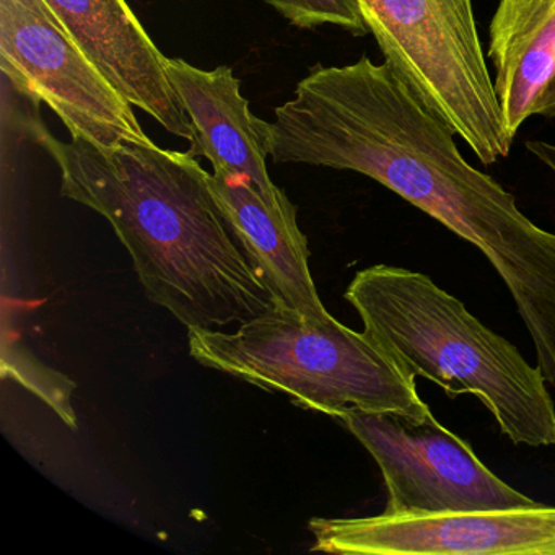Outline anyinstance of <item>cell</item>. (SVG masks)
Listing matches in <instances>:
<instances>
[{"label":"cell","mask_w":555,"mask_h":555,"mask_svg":"<svg viewBox=\"0 0 555 555\" xmlns=\"http://www.w3.org/2000/svg\"><path fill=\"white\" fill-rule=\"evenodd\" d=\"M209 184L253 266L274 294L308 317H331L311 278L307 238L297 217L272 209L258 190L242 178L212 173Z\"/></svg>","instance_id":"obj_11"},{"label":"cell","mask_w":555,"mask_h":555,"mask_svg":"<svg viewBox=\"0 0 555 555\" xmlns=\"http://www.w3.org/2000/svg\"><path fill=\"white\" fill-rule=\"evenodd\" d=\"M489 57L506 134L515 141L555 74V0H500Z\"/></svg>","instance_id":"obj_12"},{"label":"cell","mask_w":555,"mask_h":555,"mask_svg":"<svg viewBox=\"0 0 555 555\" xmlns=\"http://www.w3.org/2000/svg\"><path fill=\"white\" fill-rule=\"evenodd\" d=\"M8 369L12 370V375L25 388L34 391L38 398L43 399L50 408H53L70 428L77 427L76 412L70 402L76 383L70 382L67 376L48 369L34 356L18 349L17 346L5 347L4 370Z\"/></svg>","instance_id":"obj_13"},{"label":"cell","mask_w":555,"mask_h":555,"mask_svg":"<svg viewBox=\"0 0 555 555\" xmlns=\"http://www.w3.org/2000/svg\"><path fill=\"white\" fill-rule=\"evenodd\" d=\"M344 297L404 375L434 382L450 398L476 396L513 443L555 444L554 398L538 365L427 274L372 266L357 272Z\"/></svg>","instance_id":"obj_3"},{"label":"cell","mask_w":555,"mask_h":555,"mask_svg":"<svg viewBox=\"0 0 555 555\" xmlns=\"http://www.w3.org/2000/svg\"><path fill=\"white\" fill-rule=\"evenodd\" d=\"M385 63L479 158L508 157L495 83L489 74L473 0H357Z\"/></svg>","instance_id":"obj_5"},{"label":"cell","mask_w":555,"mask_h":555,"mask_svg":"<svg viewBox=\"0 0 555 555\" xmlns=\"http://www.w3.org/2000/svg\"><path fill=\"white\" fill-rule=\"evenodd\" d=\"M378 464L388 490L383 513L479 512L534 506L539 502L503 482L463 438L435 418L379 412L340 418Z\"/></svg>","instance_id":"obj_6"},{"label":"cell","mask_w":555,"mask_h":555,"mask_svg":"<svg viewBox=\"0 0 555 555\" xmlns=\"http://www.w3.org/2000/svg\"><path fill=\"white\" fill-rule=\"evenodd\" d=\"M167 74L194 129L191 154L209 158L216 175L251 183L278 212L297 217V207L268 173L271 122L253 115L232 67L206 70L167 57Z\"/></svg>","instance_id":"obj_10"},{"label":"cell","mask_w":555,"mask_h":555,"mask_svg":"<svg viewBox=\"0 0 555 555\" xmlns=\"http://www.w3.org/2000/svg\"><path fill=\"white\" fill-rule=\"evenodd\" d=\"M0 67L14 86L47 103L70 138L100 147L152 142L134 106L76 43L43 15L0 0Z\"/></svg>","instance_id":"obj_7"},{"label":"cell","mask_w":555,"mask_h":555,"mask_svg":"<svg viewBox=\"0 0 555 555\" xmlns=\"http://www.w3.org/2000/svg\"><path fill=\"white\" fill-rule=\"evenodd\" d=\"M534 116L555 118V74L535 102Z\"/></svg>","instance_id":"obj_15"},{"label":"cell","mask_w":555,"mask_h":555,"mask_svg":"<svg viewBox=\"0 0 555 555\" xmlns=\"http://www.w3.org/2000/svg\"><path fill=\"white\" fill-rule=\"evenodd\" d=\"M47 4L61 30L134 108L193 144V126L168 79L167 56L126 0H47Z\"/></svg>","instance_id":"obj_9"},{"label":"cell","mask_w":555,"mask_h":555,"mask_svg":"<svg viewBox=\"0 0 555 555\" xmlns=\"http://www.w3.org/2000/svg\"><path fill=\"white\" fill-rule=\"evenodd\" d=\"M188 346L207 369L282 392L308 411L339 421L353 412L412 421L434 415L415 378L404 375L365 333L334 317H308L279 305L232 333L188 330Z\"/></svg>","instance_id":"obj_4"},{"label":"cell","mask_w":555,"mask_h":555,"mask_svg":"<svg viewBox=\"0 0 555 555\" xmlns=\"http://www.w3.org/2000/svg\"><path fill=\"white\" fill-rule=\"evenodd\" d=\"M288 24L300 30L334 25L362 37L369 34L357 0H264Z\"/></svg>","instance_id":"obj_14"},{"label":"cell","mask_w":555,"mask_h":555,"mask_svg":"<svg viewBox=\"0 0 555 555\" xmlns=\"http://www.w3.org/2000/svg\"><path fill=\"white\" fill-rule=\"evenodd\" d=\"M22 8L28 9V11L35 12V14L43 15L48 21L53 22L57 25L56 17H54L53 11L50 5L47 4V0H14ZM60 27V25H57ZM61 28V27H60Z\"/></svg>","instance_id":"obj_16"},{"label":"cell","mask_w":555,"mask_h":555,"mask_svg":"<svg viewBox=\"0 0 555 555\" xmlns=\"http://www.w3.org/2000/svg\"><path fill=\"white\" fill-rule=\"evenodd\" d=\"M454 138L388 64L366 56L311 69L269 129L275 164L365 175L480 249L515 300L535 365L555 383V233L474 168Z\"/></svg>","instance_id":"obj_1"},{"label":"cell","mask_w":555,"mask_h":555,"mask_svg":"<svg viewBox=\"0 0 555 555\" xmlns=\"http://www.w3.org/2000/svg\"><path fill=\"white\" fill-rule=\"evenodd\" d=\"M61 171V193L108 220L149 300L188 330H223L285 305L253 266L188 152L154 142L100 147L35 138Z\"/></svg>","instance_id":"obj_2"},{"label":"cell","mask_w":555,"mask_h":555,"mask_svg":"<svg viewBox=\"0 0 555 555\" xmlns=\"http://www.w3.org/2000/svg\"><path fill=\"white\" fill-rule=\"evenodd\" d=\"M313 551L340 555H555V506L313 518Z\"/></svg>","instance_id":"obj_8"}]
</instances>
